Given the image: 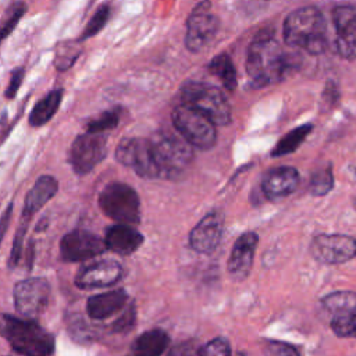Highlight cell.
<instances>
[{
  "mask_svg": "<svg viewBox=\"0 0 356 356\" xmlns=\"http://www.w3.org/2000/svg\"><path fill=\"white\" fill-rule=\"evenodd\" d=\"M179 97L184 104L199 110L216 125H228L231 122V106L217 86L199 81H186L179 89Z\"/></svg>",
  "mask_w": 356,
  "mask_h": 356,
  "instance_id": "5",
  "label": "cell"
},
{
  "mask_svg": "<svg viewBox=\"0 0 356 356\" xmlns=\"http://www.w3.org/2000/svg\"><path fill=\"white\" fill-rule=\"evenodd\" d=\"M314 260L323 264H339L356 257V239L342 234H321L310 243Z\"/></svg>",
  "mask_w": 356,
  "mask_h": 356,
  "instance_id": "12",
  "label": "cell"
},
{
  "mask_svg": "<svg viewBox=\"0 0 356 356\" xmlns=\"http://www.w3.org/2000/svg\"><path fill=\"white\" fill-rule=\"evenodd\" d=\"M299 181L300 177L296 168L289 165H281L271 168L266 172L261 182V188L267 197L275 200L282 199L295 192V189L299 185Z\"/></svg>",
  "mask_w": 356,
  "mask_h": 356,
  "instance_id": "18",
  "label": "cell"
},
{
  "mask_svg": "<svg viewBox=\"0 0 356 356\" xmlns=\"http://www.w3.org/2000/svg\"><path fill=\"white\" fill-rule=\"evenodd\" d=\"M282 36L291 47H300L313 56L321 54L327 47L324 15L313 6L298 8L285 18Z\"/></svg>",
  "mask_w": 356,
  "mask_h": 356,
  "instance_id": "2",
  "label": "cell"
},
{
  "mask_svg": "<svg viewBox=\"0 0 356 356\" xmlns=\"http://www.w3.org/2000/svg\"><path fill=\"white\" fill-rule=\"evenodd\" d=\"M107 154V138L103 134L85 132L70 147V164L78 175L89 174Z\"/></svg>",
  "mask_w": 356,
  "mask_h": 356,
  "instance_id": "10",
  "label": "cell"
},
{
  "mask_svg": "<svg viewBox=\"0 0 356 356\" xmlns=\"http://www.w3.org/2000/svg\"><path fill=\"white\" fill-rule=\"evenodd\" d=\"M259 236L256 232L242 234L234 243L228 257L227 270L234 281H243L253 266Z\"/></svg>",
  "mask_w": 356,
  "mask_h": 356,
  "instance_id": "17",
  "label": "cell"
},
{
  "mask_svg": "<svg viewBox=\"0 0 356 356\" xmlns=\"http://www.w3.org/2000/svg\"><path fill=\"white\" fill-rule=\"evenodd\" d=\"M106 250L104 239L85 229H74L60 241V254L64 261L89 260Z\"/></svg>",
  "mask_w": 356,
  "mask_h": 356,
  "instance_id": "13",
  "label": "cell"
},
{
  "mask_svg": "<svg viewBox=\"0 0 356 356\" xmlns=\"http://www.w3.org/2000/svg\"><path fill=\"white\" fill-rule=\"evenodd\" d=\"M149 142L160 178L163 179L178 178L193 160L192 146L182 136L159 131L149 138Z\"/></svg>",
  "mask_w": 356,
  "mask_h": 356,
  "instance_id": "4",
  "label": "cell"
},
{
  "mask_svg": "<svg viewBox=\"0 0 356 356\" xmlns=\"http://www.w3.org/2000/svg\"><path fill=\"white\" fill-rule=\"evenodd\" d=\"M355 207H356V202H355Z\"/></svg>",
  "mask_w": 356,
  "mask_h": 356,
  "instance_id": "39",
  "label": "cell"
},
{
  "mask_svg": "<svg viewBox=\"0 0 356 356\" xmlns=\"http://www.w3.org/2000/svg\"><path fill=\"white\" fill-rule=\"evenodd\" d=\"M79 54L81 49L78 42H64L56 51L54 67L58 71H67L75 64V60L79 57Z\"/></svg>",
  "mask_w": 356,
  "mask_h": 356,
  "instance_id": "28",
  "label": "cell"
},
{
  "mask_svg": "<svg viewBox=\"0 0 356 356\" xmlns=\"http://www.w3.org/2000/svg\"><path fill=\"white\" fill-rule=\"evenodd\" d=\"M108 17H110V6L106 4V3L100 4V6L96 8V11H95V14L92 15V18L89 19V22L86 24V26H85L82 35L79 36L78 42L86 40V39H89V38L97 35V33L104 28V25L107 24Z\"/></svg>",
  "mask_w": 356,
  "mask_h": 356,
  "instance_id": "29",
  "label": "cell"
},
{
  "mask_svg": "<svg viewBox=\"0 0 356 356\" xmlns=\"http://www.w3.org/2000/svg\"><path fill=\"white\" fill-rule=\"evenodd\" d=\"M170 343V337L164 330L153 328L140 334L132 343L135 356H161Z\"/></svg>",
  "mask_w": 356,
  "mask_h": 356,
  "instance_id": "22",
  "label": "cell"
},
{
  "mask_svg": "<svg viewBox=\"0 0 356 356\" xmlns=\"http://www.w3.org/2000/svg\"><path fill=\"white\" fill-rule=\"evenodd\" d=\"M106 249L120 256H129L143 243V235L129 224H114L106 229Z\"/></svg>",
  "mask_w": 356,
  "mask_h": 356,
  "instance_id": "19",
  "label": "cell"
},
{
  "mask_svg": "<svg viewBox=\"0 0 356 356\" xmlns=\"http://www.w3.org/2000/svg\"><path fill=\"white\" fill-rule=\"evenodd\" d=\"M296 64L298 58L292 54H286L273 36H257L248 47L246 72L254 88L267 86L285 79Z\"/></svg>",
  "mask_w": 356,
  "mask_h": 356,
  "instance_id": "1",
  "label": "cell"
},
{
  "mask_svg": "<svg viewBox=\"0 0 356 356\" xmlns=\"http://www.w3.org/2000/svg\"><path fill=\"white\" fill-rule=\"evenodd\" d=\"M337 53L346 60L356 58V7L337 6L332 10Z\"/></svg>",
  "mask_w": 356,
  "mask_h": 356,
  "instance_id": "15",
  "label": "cell"
},
{
  "mask_svg": "<svg viewBox=\"0 0 356 356\" xmlns=\"http://www.w3.org/2000/svg\"><path fill=\"white\" fill-rule=\"evenodd\" d=\"M334 186V175L331 167H323L316 171L310 179V192L314 196H324L327 195Z\"/></svg>",
  "mask_w": 356,
  "mask_h": 356,
  "instance_id": "30",
  "label": "cell"
},
{
  "mask_svg": "<svg viewBox=\"0 0 356 356\" xmlns=\"http://www.w3.org/2000/svg\"><path fill=\"white\" fill-rule=\"evenodd\" d=\"M168 356H200V346L195 339H188L172 346Z\"/></svg>",
  "mask_w": 356,
  "mask_h": 356,
  "instance_id": "35",
  "label": "cell"
},
{
  "mask_svg": "<svg viewBox=\"0 0 356 356\" xmlns=\"http://www.w3.org/2000/svg\"><path fill=\"white\" fill-rule=\"evenodd\" d=\"M57 191H58V182L54 177L47 174L40 175L25 196L24 207H22V218L31 220V217L36 211H39L50 199L54 197Z\"/></svg>",
  "mask_w": 356,
  "mask_h": 356,
  "instance_id": "21",
  "label": "cell"
},
{
  "mask_svg": "<svg viewBox=\"0 0 356 356\" xmlns=\"http://www.w3.org/2000/svg\"><path fill=\"white\" fill-rule=\"evenodd\" d=\"M210 8V1L203 0L192 10L186 19L185 46L192 53L203 50L214 39L218 31L220 21Z\"/></svg>",
  "mask_w": 356,
  "mask_h": 356,
  "instance_id": "9",
  "label": "cell"
},
{
  "mask_svg": "<svg viewBox=\"0 0 356 356\" xmlns=\"http://www.w3.org/2000/svg\"><path fill=\"white\" fill-rule=\"evenodd\" d=\"M13 295L14 306L21 316L26 318L36 317L49 303L50 285L44 278H26L15 284Z\"/></svg>",
  "mask_w": 356,
  "mask_h": 356,
  "instance_id": "11",
  "label": "cell"
},
{
  "mask_svg": "<svg viewBox=\"0 0 356 356\" xmlns=\"http://www.w3.org/2000/svg\"><path fill=\"white\" fill-rule=\"evenodd\" d=\"M321 305L325 310L337 316H346L356 310V292L338 291L325 295L321 299Z\"/></svg>",
  "mask_w": 356,
  "mask_h": 356,
  "instance_id": "24",
  "label": "cell"
},
{
  "mask_svg": "<svg viewBox=\"0 0 356 356\" xmlns=\"http://www.w3.org/2000/svg\"><path fill=\"white\" fill-rule=\"evenodd\" d=\"M24 76H25V70L22 67L13 70L11 76H10V82H8L7 88H6V90H4V97L6 99L11 100V99H14L17 96V93H18V90L21 88V83L24 81Z\"/></svg>",
  "mask_w": 356,
  "mask_h": 356,
  "instance_id": "37",
  "label": "cell"
},
{
  "mask_svg": "<svg viewBox=\"0 0 356 356\" xmlns=\"http://www.w3.org/2000/svg\"><path fill=\"white\" fill-rule=\"evenodd\" d=\"M64 89L50 90L44 97L35 103L33 108L29 113V125L31 127H42L47 124L53 115L58 111L61 100H63Z\"/></svg>",
  "mask_w": 356,
  "mask_h": 356,
  "instance_id": "23",
  "label": "cell"
},
{
  "mask_svg": "<svg viewBox=\"0 0 356 356\" xmlns=\"http://www.w3.org/2000/svg\"><path fill=\"white\" fill-rule=\"evenodd\" d=\"M200 356H231L229 342L225 338H214L200 348Z\"/></svg>",
  "mask_w": 356,
  "mask_h": 356,
  "instance_id": "33",
  "label": "cell"
},
{
  "mask_svg": "<svg viewBox=\"0 0 356 356\" xmlns=\"http://www.w3.org/2000/svg\"><path fill=\"white\" fill-rule=\"evenodd\" d=\"M209 71L220 79L227 90H234L236 88V71L232 60L227 54H218L209 63Z\"/></svg>",
  "mask_w": 356,
  "mask_h": 356,
  "instance_id": "25",
  "label": "cell"
},
{
  "mask_svg": "<svg viewBox=\"0 0 356 356\" xmlns=\"http://www.w3.org/2000/svg\"><path fill=\"white\" fill-rule=\"evenodd\" d=\"M313 129L312 125H302L286 134L274 147L273 156H284L288 153H292L298 149V146L303 142V139L309 135V132Z\"/></svg>",
  "mask_w": 356,
  "mask_h": 356,
  "instance_id": "26",
  "label": "cell"
},
{
  "mask_svg": "<svg viewBox=\"0 0 356 356\" xmlns=\"http://www.w3.org/2000/svg\"><path fill=\"white\" fill-rule=\"evenodd\" d=\"M11 213H13V204H8V207L4 210V213L0 217V243H1V241L4 238V234L8 228V224H10V220H11Z\"/></svg>",
  "mask_w": 356,
  "mask_h": 356,
  "instance_id": "38",
  "label": "cell"
},
{
  "mask_svg": "<svg viewBox=\"0 0 356 356\" xmlns=\"http://www.w3.org/2000/svg\"><path fill=\"white\" fill-rule=\"evenodd\" d=\"M128 293L120 288L93 295L86 302V312L92 320H106L125 307Z\"/></svg>",
  "mask_w": 356,
  "mask_h": 356,
  "instance_id": "20",
  "label": "cell"
},
{
  "mask_svg": "<svg viewBox=\"0 0 356 356\" xmlns=\"http://www.w3.org/2000/svg\"><path fill=\"white\" fill-rule=\"evenodd\" d=\"M331 330L338 337L356 338V310L346 316H337L331 321Z\"/></svg>",
  "mask_w": 356,
  "mask_h": 356,
  "instance_id": "32",
  "label": "cell"
},
{
  "mask_svg": "<svg viewBox=\"0 0 356 356\" xmlns=\"http://www.w3.org/2000/svg\"><path fill=\"white\" fill-rule=\"evenodd\" d=\"M115 159L145 179L160 178L149 138H124L115 149Z\"/></svg>",
  "mask_w": 356,
  "mask_h": 356,
  "instance_id": "8",
  "label": "cell"
},
{
  "mask_svg": "<svg viewBox=\"0 0 356 356\" xmlns=\"http://www.w3.org/2000/svg\"><path fill=\"white\" fill-rule=\"evenodd\" d=\"M135 318H136V313H135V307L134 305H131L111 325L113 331L115 332H125L128 330H131L135 324Z\"/></svg>",
  "mask_w": 356,
  "mask_h": 356,
  "instance_id": "36",
  "label": "cell"
},
{
  "mask_svg": "<svg viewBox=\"0 0 356 356\" xmlns=\"http://www.w3.org/2000/svg\"><path fill=\"white\" fill-rule=\"evenodd\" d=\"M26 8H28V6L24 1H15L7 10L4 18L0 21V44L15 29V26L18 25V22L24 17V14L26 13Z\"/></svg>",
  "mask_w": 356,
  "mask_h": 356,
  "instance_id": "27",
  "label": "cell"
},
{
  "mask_svg": "<svg viewBox=\"0 0 356 356\" xmlns=\"http://www.w3.org/2000/svg\"><path fill=\"white\" fill-rule=\"evenodd\" d=\"M120 122V113L118 110H110L102 113L97 118H93L86 125V132L93 134H103L104 131H110L115 128Z\"/></svg>",
  "mask_w": 356,
  "mask_h": 356,
  "instance_id": "31",
  "label": "cell"
},
{
  "mask_svg": "<svg viewBox=\"0 0 356 356\" xmlns=\"http://www.w3.org/2000/svg\"><path fill=\"white\" fill-rule=\"evenodd\" d=\"M102 211L117 224H138L140 221V200L136 191L124 182H110L99 193Z\"/></svg>",
  "mask_w": 356,
  "mask_h": 356,
  "instance_id": "6",
  "label": "cell"
},
{
  "mask_svg": "<svg viewBox=\"0 0 356 356\" xmlns=\"http://www.w3.org/2000/svg\"><path fill=\"white\" fill-rule=\"evenodd\" d=\"M263 353L264 356H300L295 346L278 341H266Z\"/></svg>",
  "mask_w": 356,
  "mask_h": 356,
  "instance_id": "34",
  "label": "cell"
},
{
  "mask_svg": "<svg viewBox=\"0 0 356 356\" xmlns=\"http://www.w3.org/2000/svg\"><path fill=\"white\" fill-rule=\"evenodd\" d=\"M171 117L177 131L191 146L207 150L216 145V124L199 110L182 103L172 110Z\"/></svg>",
  "mask_w": 356,
  "mask_h": 356,
  "instance_id": "7",
  "label": "cell"
},
{
  "mask_svg": "<svg viewBox=\"0 0 356 356\" xmlns=\"http://www.w3.org/2000/svg\"><path fill=\"white\" fill-rule=\"evenodd\" d=\"M0 335L22 356H50L54 352V337L33 320L1 314Z\"/></svg>",
  "mask_w": 356,
  "mask_h": 356,
  "instance_id": "3",
  "label": "cell"
},
{
  "mask_svg": "<svg viewBox=\"0 0 356 356\" xmlns=\"http://www.w3.org/2000/svg\"><path fill=\"white\" fill-rule=\"evenodd\" d=\"M124 274L122 266L111 259L90 261L78 270L75 285L82 289L106 288L117 284Z\"/></svg>",
  "mask_w": 356,
  "mask_h": 356,
  "instance_id": "14",
  "label": "cell"
},
{
  "mask_svg": "<svg viewBox=\"0 0 356 356\" xmlns=\"http://www.w3.org/2000/svg\"><path fill=\"white\" fill-rule=\"evenodd\" d=\"M224 231V216L220 211L206 214L191 231L189 245L197 253H211L218 246Z\"/></svg>",
  "mask_w": 356,
  "mask_h": 356,
  "instance_id": "16",
  "label": "cell"
}]
</instances>
